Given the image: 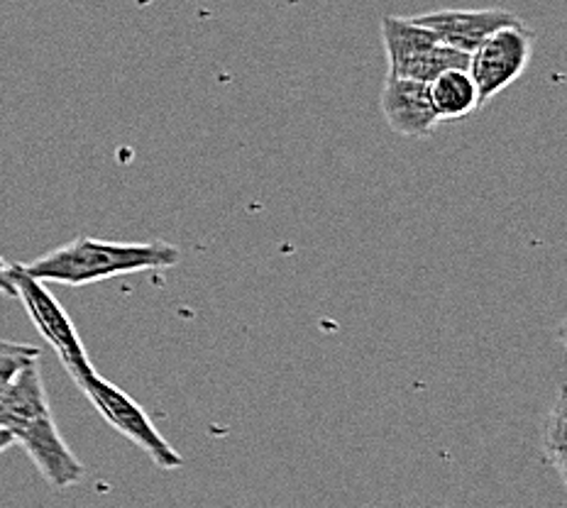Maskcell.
<instances>
[{"label":"cell","mask_w":567,"mask_h":508,"mask_svg":"<svg viewBox=\"0 0 567 508\" xmlns=\"http://www.w3.org/2000/svg\"><path fill=\"white\" fill-rule=\"evenodd\" d=\"M0 428L30 455L50 487L69 489L84 479V463L71 453L54 423L40 360L28 364L0 396Z\"/></svg>","instance_id":"cell-1"},{"label":"cell","mask_w":567,"mask_h":508,"mask_svg":"<svg viewBox=\"0 0 567 508\" xmlns=\"http://www.w3.org/2000/svg\"><path fill=\"white\" fill-rule=\"evenodd\" d=\"M182 252L164 240L152 242H113L99 238H76L56 250L22 265L30 277L64 287H89L113 277L159 271L179 265Z\"/></svg>","instance_id":"cell-2"},{"label":"cell","mask_w":567,"mask_h":508,"mask_svg":"<svg viewBox=\"0 0 567 508\" xmlns=\"http://www.w3.org/2000/svg\"><path fill=\"white\" fill-rule=\"evenodd\" d=\"M382 42L386 52V76L431 81L445 69H467L470 54L441 42L411 18H382Z\"/></svg>","instance_id":"cell-3"},{"label":"cell","mask_w":567,"mask_h":508,"mask_svg":"<svg viewBox=\"0 0 567 508\" xmlns=\"http://www.w3.org/2000/svg\"><path fill=\"white\" fill-rule=\"evenodd\" d=\"M74 384L86 394L93 408H96L117 433L125 435L130 443H135L140 450H145L147 457L159 469L169 471L184 465V457L176 453L172 443L157 431V425L150 421L145 408H142L137 401L130 398L121 386L103 380L99 372L81 376Z\"/></svg>","instance_id":"cell-4"},{"label":"cell","mask_w":567,"mask_h":508,"mask_svg":"<svg viewBox=\"0 0 567 508\" xmlns=\"http://www.w3.org/2000/svg\"><path fill=\"white\" fill-rule=\"evenodd\" d=\"M13 279L18 289V299L25 305L30 321L38 328V333L50 342L56 357L62 360L64 370L74 382L81 376L96 372L84 342L79 338V330L71 323L64 305L54 299V293L44 287V281L30 277L22 265H13Z\"/></svg>","instance_id":"cell-5"},{"label":"cell","mask_w":567,"mask_h":508,"mask_svg":"<svg viewBox=\"0 0 567 508\" xmlns=\"http://www.w3.org/2000/svg\"><path fill=\"white\" fill-rule=\"evenodd\" d=\"M534 56V32L522 20L494 30L477 50L470 52L467 71L475 81L480 108L522 79Z\"/></svg>","instance_id":"cell-6"},{"label":"cell","mask_w":567,"mask_h":508,"mask_svg":"<svg viewBox=\"0 0 567 508\" xmlns=\"http://www.w3.org/2000/svg\"><path fill=\"white\" fill-rule=\"evenodd\" d=\"M380 111L384 123L401 137L425 139L439 127V115H435L429 96V81L386 76Z\"/></svg>","instance_id":"cell-7"},{"label":"cell","mask_w":567,"mask_h":508,"mask_svg":"<svg viewBox=\"0 0 567 508\" xmlns=\"http://www.w3.org/2000/svg\"><path fill=\"white\" fill-rule=\"evenodd\" d=\"M419 25L429 28L441 42L455 46L460 52H472L489 38L494 30L512 25L518 18L509 10L484 8V10H435L411 18Z\"/></svg>","instance_id":"cell-8"},{"label":"cell","mask_w":567,"mask_h":508,"mask_svg":"<svg viewBox=\"0 0 567 508\" xmlns=\"http://www.w3.org/2000/svg\"><path fill=\"white\" fill-rule=\"evenodd\" d=\"M429 96L439 123L463 121L480 108L477 89L467 69H445L429 81Z\"/></svg>","instance_id":"cell-9"},{"label":"cell","mask_w":567,"mask_h":508,"mask_svg":"<svg viewBox=\"0 0 567 508\" xmlns=\"http://www.w3.org/2000/svg\"><path fill=\"white\" fill-rule=\"evenodd\" d=\"M565 392L560 388L558 401L546 418V431H543V453H546L548 465L558 471L565 481Z\"/></svg>","instance_id":"cell-10"},{"label":"cell","mask_w":567,"mask_h":508,"mask_svg":"<svg viewBox=\"0 0 567 508\" xmlns=\"http://www.w3.org/2000/svg\"><path fill=\"white\" fill-rule=\"evenodd\" d=\"M40 360V348L28 345V342H10L0 340V396L13 384L16 376L28 367V364Z\"/></svg>","instance_id":"cell-11"},{"label":"cell","mask_w":567,"mask_h":508,"mask_svg":"<svg viewBox=\"0 0 567 508\" xmlns=\"http://www.w3.org/2000/svg\"><path fill=\"white\" fill-rule=\"evenodd\" d=\"M0 291H3L6 297H18L16 279H13V265L6 262L3 257H0Z\"/></svg>","instance_id":"cell-12"},{"label":"cell","mask_w":567,"mask_h":508,"mask_svg":"<svg viewBox=\"0 0 567 508\" xmlns=\"http://www.w3.org/2000/svg\"><path fill=\"white\" fill-rule=\"evenodd\" d=\"M13 445H16V443H13V438H10V433L0 428V453H6L8 447H13Z\"/></svg>","instance_id":"cell-13"}]
</instances>
